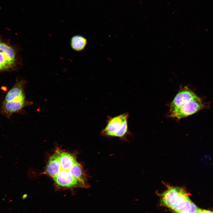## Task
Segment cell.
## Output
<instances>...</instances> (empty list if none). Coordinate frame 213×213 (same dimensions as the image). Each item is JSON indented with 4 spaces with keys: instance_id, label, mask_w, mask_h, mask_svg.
<instances>
[{
    "instance_id": "7a4b0ae2",
    "label": "cell",
    "mask_w": 213,
    "mask_h": 213,
    "mask_svg": "<svg viewBox=\"0 0 213 213\" xmlns=\"http://www.w3.org/2000/svg\"><path fill=\"white\" fill-rule=\"evenodd\" d=\"M128 113L108 117L105 127L102 130V135L106 136L123 138L128 132Z\"/></svg>"
},
{
    "instance_id": "ba28073f",
    "label": "cell",
    "mask_w": 213,
    "mask_h": 213,
    "mask_svg": "<svg viewBox=\"0 0 213 213\" xmlns=\"http://www.w3.org/2000/svg\"><path fill=\"white\" fill-rule=\"evenodd\" d=\"M87 43L86 38L80 35H75L72 37L70 44L71 47L74 50L80 51L84 49Z\"/></svg>"
},
{
    "instance_id": "6da1fadb",
    "label": "cell",
    "mask_w": 213,
    "mask_h": 213,
    "mask_svg": "<svg viewBox=\"0 0 213 213\" xmlns=\"http://www.w3.org/2000/svg\"><path fill=\"white\" fill-rule=\"evenodd\" d=\"M27 83L23 78H17L2 103L0 112L3 115L10 118L13 114L22 112L24 107L33 104L25 99V89Z\"/></svg>"
},
{
    "instance_id": "9c48e42d",
    "label": "cell",
    "mask_w": 213,
    "mask_h": 213,
    "mask_svg": "<svg viewBox=\"0 0 213 213\" xmlns=\"http://www.w3.org/2000/svg\"><path fill=\"white\" fill-rule=\"evenodd\" d=\"M210 211L198 209L195 213H210Z\"/></svg>"
},
{
    "instance_id": "5b68a950",
    "label": "cell",
    "mask_w": 213,
    "mask_h": 213,
    "mask_svg": "<svg viewBox=\"0 0 213 213\" xmlns=\"http://www.w3.org/2000/svg\"><path fill=\"white\" fill-rule=\"evenodd\" d=\"M204 107L201 99L198 97L186 103L175 112L170 114V116L179 120L195 113Z\"/></svg>"
},
{
    "instance_id": "52a82bcc",
    "label": "cell",
    "mask_w": 213,
    "mask_h": 213,
    "mask_svg": "<svg viewBox=\"0 0 213 213\" xmlns=\"http://www.w3.org/2000/svg\"><path fill=\"white\" fill-rule=\"evenodd\" d=\"M53 179L59 187L72 188L82 186L79 182L71 175L70 171L59 169V172Z\"/></svg>"
},
{
    "instance_id": "3957f363",
    "label": "cell",
    "mask_w": 213,
    "mask_h": 213,
    "mask_svg": "<svg viewBox=\"0 0 213 213\" xmlns=\"http://www.w3.org/2000/svg\"><path fill=\"white\" fill-rule=\"evenodd\" d=\"M171 209L175 213H195L198 209L190 200L186 191L181 187L177 200Z\"/></svg>"
},
{
    "instance_id": "277c9868",
    "label": "cell",
    "mask_w": 213,
    "mask_h": 213,
    "mask_svg": "<svg viewBox=\"0 0 213 213\" xmlns=\"http://www.w3.org/2000/svg\"><path fill=\"white\" fill-rule=\"evenodd\" d=\"M16 57L14 49L0 40V71L7 70L15 66Z\"/></svg>"
},
{
    "instance_id": "30bf717a",
    "label": "cell",
    "mask_w": 213,
    "mask_h": 213,
    "mask_svg": "<svg viewBox=\"0 0 213 213\" xmlns=\"http://www.w3.org/2000/svg\"><path fill=\"white\" fill-rule=\"evenodd\" d=\"M210 213H213V212L210 211Z\"/></svg>"
},
{
    "instance_id": "8992f818",
    "label": "cell",
    "mask_w": 213,
    "mask_h": 213,
    "mask_svg": "<svg viewBox=\"0 0 213 213\" xmlns=\"http://www.w3.org/2000/svg\"><path fill=\"white\" fill-rule=\"evenodd\" d=\"M198 96L187 86L181 88L170 104V114L175 112L188 102Z\"/></svg>"
}]
</instances>
